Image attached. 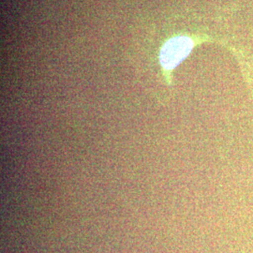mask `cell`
Here are the masks:
<instances>
[{
    "instance_id": "obj_1",
    "label": "cell",
    "mask_w": 253,
    "mask_h": 253,
    "mask_svg": "<svg viewBox=\"0 0 253 253\" xmlns=\"http://www.w3.org/2000/svg\"><path fill=\"white\" fill-rule=\"evenodd\" d=\"M193 42L189 37H174L169 40L162 49L161 63L165 70L171 71L190 54Z\"/></svg>"
}]
</instances>
